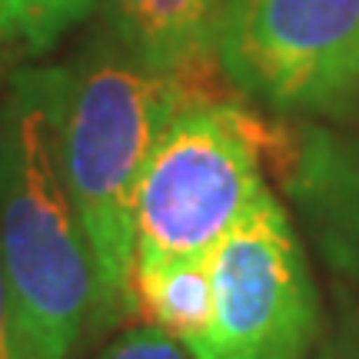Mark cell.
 Segmentation results:
<instances>
[{"label":"cell","mask_w":359,"mask_h":359,"mask_svg":"<svg viewBox=\"0 0 359 359\" xmlns=\"http://www.w3.org/2000/svg\"><path fill=\"white\" fill-rule=\"evenodd\" d=\"M64 177L93 269V323L137 316V193L156 137L196 87L130 57L107 30L67 64Z\"/></svg>","instance_id":"obj_1"},{"label":"cell","mask_w":359,"mask_h":359,"mask_svg":"<svg viewBox=\"0 0 359 359\" xmlns=\"http://www.w3.org/2000/svg\"><path fill=\"white\" fill-rule=\"evenodd\" d=\"M67 67L17 70L0 97V263L40 359L93 323V269L64 177Z\"/></svg>","instance_id":"obj_2"},{"label":"cell","mask_w":359,"mask_h":359,"mask_svg":"<svg viewBox=\"0 0 359 359\" xmlns=\"http://www.w3.org/2000/svg\"><path fill=\"white\" fill-rule=\"evenodd\" d=\"M273 130L210 87L190 90L143 170L133 263L210 257L266 190L259 160L269 154Z\"/></svg>","instance_id":"obj_3"},{"label":"cell","mask_w":359,"mask_h":359,"mask_svg":"<svg viewBox=\"0 0 359 359\" xmlns=\"http://www.w3.org/2000/svg\"><path fill=\"white\" fill-rule=\"evenodd\" d=\"M219 74L273 114L353 116L359 0H226Z\"/></svg>","instance_id":"obj_4"},{"label":"cell","mask_w":359,"mask_h":359,"mask_svg":"<svg viewBox=\"0 0 359 359\" xmlns=\"http://www.w3.org/2000/svg\"><path fill=\"white\" fill-rule=\"evenodd\" d=\"M213 320L190 359H306L320 339V296L286 210L269 190L210 253Z\"/></svg>","instance_id":"obj_5"},{"label":"cell","mask_w":359,"mask_h":359,"mask_svg":"<svg viewBox=\"0 0 359 359\" xmlns=\"http://www.w3.org/2000/svg\"><path fill=\"white\" fill-rule=\"evenodd\" d=\"M269 156L323 259L359 283V137L326 127L273 130Z\"/></svg>","instance_id":"obj_6"},{"label":"cell","mask_w":359,"mask_h":359,"mask_svg":"<svg viewBox=\"0 0 359 359\" xmlns=\"http://www.w3.org/2000/svg\"><path fill=\"white\" fill-rule=\"evenodd\" d=\"M103 30L143 67L190 83L219 70L217 43L226 0H97Z\"/></svg>","instance_id":"obj_7"},{"label":"cell","mask_w":359,"mask_h":359,"mask_svg":"<svg viewBox=\"0 0 359 359\" xmlns=\"http://www.w3.org/2000/svg\"><path fill=\"white\" fill-rule=\"evenodd\" d=\"M133 296L137 316L190 349L196 339H203L213 320L210 257L133 263Z\"/></svg>","instance_id":"obj_8"},{"label":"cell","mask_w":359,"mask_h":359,"mask_svg":"<svg viewBox=\"0 0 359 359\" xmlns=\"http://www.w3.org/2000/svg\"><path fill=\"white\" fill-rule=\"evenodd\" d=\"M93 7H97V0H20L13 37L24 40L30 53H47Z\"/></svg>","instance_id":"obj_9"},{"label":"cell","mask_w":359,"mask_h":359,"mask_svg":"<svg viewBox=\"0 0 359 359\" xmlns=\"http://www.w3.org/2000/svg\"><path fill=\"white\" fill-rule=\"evenodd\" d=\"M0 359H40L34 339L27 333L24 316L13 303V290L0 263Z\"/></svg>","instance_id":"obj_10"},{"label":"cell","mask_w":359,"mask_h":359,"mask_svg":"<svg viewBox=\"0 0 359 359\" xmlns=\"http://www.w3.org/2000/svg\"><path fill=\"white\" fill-rule=\"evenodd\" d=\"M100 359H190V356L160 326H143V330H130L127 336H120Z\"/></svg>","instance_id":"obj_11"},{"label":"cell","mask_w":359,"mask_h":359,"mask_svg":"<svg viewBox=\"0 0 359 359\" xmlns=\"http://www.w3.org/2000/svg\"><path fill=\"white\" fill-rule=\"evenodd\" d=\"M313 359H359V303H349L339 313V323L330 339L316 349Z\"/></svg>","instance_id":"obj_12"},{"label":"cell","mask_w":359,"mask_h":359,"mask_svg":"<svg viewBox=\"0 0 359 359\" xmlns=\"http://www.w3.org/2000/svg\"><path fill=\"white\" fill-rule=\"evenodd\" d=\"M17 7H20V0H0V37L4 40L13 37V30H17Z\"/></svg>","instance_id":"obj_13"},{"label":"cell","mask_w":359,"mask_h":359,"mask_svg":"<svg viewBox=\"0 0 359 359\" xmlns=\"http://www.w3.org/2000/svg\"><path fill=\"white\" fill-rule=\"evenodd\" d=\"M353 120H359V107H356V114H353Z\"/></svg>","instance_id":"obj_14"},{"label":"cell","mask_w":359,"mask_h":359,"mask_svg":"<svg viewBox=\"0 0 359 359\" xmlns=\"http://www.w3.org/2000/svg\"><path fill=\"white\" fill-rule=\"evenodd\" d=\"M0 40H4V37H0Z\"/></svg>","instance_id":"obj_15"}]
</instances>
